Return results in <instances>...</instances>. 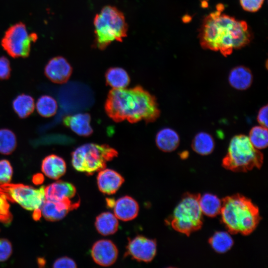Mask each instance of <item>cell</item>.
Masks as SVG:
<instances>
[{
	"mask_svg": "<svg viewBox=\"0 0 268 268\" xmlns=\"http://www.w3.org/2000/svg\"><path fill=\"white\" fill-rule=\"evenodd\" d=\"M38 113L43 117H51L56 114L58 110V104L53 97L43 95L40 96L36 104Z\"/></svg>",
	"mask_w": 268,
	"mask_h": 268,
	"instance_id": "4316f807",
	"label": "cell"
},
{
	"mask_svg": "<svg viewBox=\"0 0 268 268\" xmlns=\"http://www.w3.org/2000/svg\"><path fill=\"white\" fill-rule=\"evenodd\" d=\"M91 116L87 113H78L66 116L63 119L64 125L79 136H89L93 133L90 125Z\"/></svg>",
	"mask_w": 268,
	"mask_h": 268,
	"instance_id": "e0dca14e",
	"label": "cell"
},
{
	"mask_svg": "<svg viewBox=\"0 0 268 268\" xmlns=\"http://www.w3.org/2000/svg\"><path fill=\"white\" fill-rule=\"evenodd\" d=\"M126 248V256L137 261L148 263L156 255V242L155 240L139 235L130 239Z\"/></svg>",
	"mask_w": 268,
	"mask_h": 268,
	"instance_id": "30bf717a",
	"label": "cell"
},
{
	"mask_svg": "<svg viewBox=\"0 0 268 268\" xmlns=\"http://www.w3.org/2000/svg\"><path fill=\"white\" fill-rule=\"evenodd\" d=\"M253 76L248 67L239 66L232 68L228 75V82L233 88L239 90L248 89L253 82Z\"/></svg>",
	"mask_w": 268,
	"mask_h": 268,
	"instance_id": "d6986e66",
	"label": "cell"
},
{
	"mask_svg": "<svg viewBox=\"0 0 268 268\" xmlns=\"http://www.w3.org/2000/svg\"><path fill=\"white\" fill-rule=\"evenodd\" d=\"M95 226L98 232L102 235L113 234L118 229V218L111 212L101 213L96 218Z\"/></svg>",
	"mask_w": 268,
	"mask_h": 268,
	"instance_id": "7402d4cb",
	"label": "cell"
},
{
	"mask_svg": "<svg viewBox=\"0 0 268 268\" xmlns=\"http://www.w3.org/2000/svg\"><path fill=\"white\" fill-rule=\"evenodd\" d=\"M180 140L178 134L170 128L162 129L158 132L155 137L157 147L166 152L175 150L178 147Z\"/></svg>",
	"mask_w": 268,
	"mask_h": 268,
	"instance_id": "ffe728a7",
	"label": "cell"
},
{
	"mask_svg": "<svg viewBox=\"0 0 268 268\" xmlns=\"http://www.w3.org/2000/svg\"><path fill=\"white\" fill-rule=\"evenodd\" d=\"M268 105L263 106L258 112L257 120L260 125L268 128Z\"/></svg>",
	"mask_w": 268,
	"mask_h": 268,
	"instance_id": "e575fe53",
	"label": "cell"
},
{
	"mask_svg": "<svg viewBox=\"0 0 268 268\" xmlns=\"http://www.w3.org/2000/svg\"><path fill=\"white\" fill-rule=\"evenodd\" d=\"M214 146L213 138L206 132H200L196 134L192 143V147L194 151L202 155L210 154L213 151Z\"/></svg>",
	"mask_w": 268,
	"mask_h": 268,
	"instance_id": "d4e9b609",
	"label": "cell"
},
{
	"mask_svg": "<svg viewBox=\"0 0 268 268\" xmlns=\"http://www.w3.org/2000/svg\"><path fill=\"white\" fill-rule=\"evenodd\" d=\"M0 190L8 199L28 210L38 211L46 201L45 187L39 188L23 184H7L0 185Z\"/></svg>",
	"mask_w": 268,
	"mask_h": 268,
	"instance_id": "9c48e42d",
	"label": "cell"
},
{
	"mask_svg": "<svg viewBox=\"0 0 268 268\" xmlns=\"http://www.w3.org/2000/svg\"><path fill=\"white\" fill-rule=\"evenodd\" d=\"M79 205V201L72 202L71 200L52 201L46 200L40 211L42 215L48 221H56L63 219L71 210Z\"/></svg>",
	"mask_w": 268,
	"mask_h": 268,
	"instance_id": "7c38bea8",
	"label": "cell"
},
{
	"mask_svg": "<svg viewBox=\"0 0 268 268\" xmlns=\"http://www.w3.org/2000/svg\"><path fill=\"white\" fill-rule=\"evenodd\" d=\"M53 267L54 268H75L77 266L72 259L67 257H63L58 258L54 262Z\"/></svg>",
	"mask_w": 268,
	"mask_h": 268,
	"instance_id": "836d02e7",
	"label": "cell"
},
{
	"mask_svg": "<svg viewBox=\"0 0 268 268\" xmlns=\"http://www.w3.org/2000/svg\"><path fill=\"white\" fill-rule=\"evenodd\" d=\"M199 195L186 194L175 208L171 225L175 230L187 236L200 229L202 225Z\"/></svg>",
	"mask_w": 268,
	"mask_h": 268,
	"instance_id": "52a82bcc",
	"label": "cell"
},
{
	"mask_svg": "<svg viewBox=\"0 0 268 268\" xmlns=\"http://www.w3.org/2000/svg\"><path fill=\"white\" fill-rule=\"evenodd\" d=\"M108 116L119 123L126 120L131 123L155 121L160 111L155 97L141 86L110 90L105 103Z\"/></svg>",
	"mask_w": 268,
	"mask_h": 268,
	"instance_id": "7a4b0ae2",
	"label": "cell"
},
{
	"mask_svg": "<svg viewBox=\"0 0 268 268\" xmlns=\"http://www.w3.org/2000/svg\"><path fill=\"white\" fill-rule=\"evenodd\" d=\"M12 106L19 118L25 119L31 115L34 110V99L31 96L22 93L13 99Z\"/></svg>",
	"mask_w": 268,
	"mask_h": 268,
	"instance_id": "cb8c5ba5",
	"label": "cell"
},
{
	"mask_svg": "<svg viewBox=\"0 0 268 268\" xmlns=\"http://www.w3.org/2000/svg\"><path fill=\"white\" fill-rule=\"evenodd\" d=\"M123 177L116 171L104 169L99 171L97 186L101 192L106 195L115 194L124 182Z\"/></svg>",
	"mask_w": 268,
	"mask_h": 268,
	"instance_id": "5bb4252c",
	"label": "cell"
},
{
	"mask_svg": "<svg viewBox=\"0 0 268 268\" xmlns=\"http://www.w3.org/2000/svg\"><path fill=\"white\" fill-rule=\"evenodd\" d=\"M72 72V68L64 57L58 56L52 58L44 68L45 76L52 82L63 84L67 82Z\"/></svg>",
	"mask_w": 268,
	"mask_h": 268,
	"instance_id": "8fae6325",
	"label": "cell"
},
{
	"mask_svg": "<svg viewBox=\"0 0 268 268\" xmlns=\"http://www.w3.org/2000/svg\"><path fill=\"white\" fill-rule=\"evenodd\" d=\"M220 213L223 223L232 234H250L261 219L258 207L239 194L223 199Z\"/></svg>",
	"mask_w": 268,
	"mask_h": 268,
	"instance_id": "3957f363",
	"label": "cell"
},
{
	"mask_svg": "<svg viewBox=\"0 0 268 268\" xmlns=\"http://www.w3.org/2000/svg\"><path fill=\"white\" fill-rule=\"evenodd\" d=\"M37 38L36 33L29 34L25 25L20 22L7 29L1 44L11 57L26 58L29 55L31 43L36 41Z\"/></svg>",
	"mask_w": 268,
	"mask_h": 268,
	"instance_id": "ba28073f",
	"label": "cell"
},
{
	"mask_svg": "<svg viewBox=\"0 0 268 268\" xmlns=\"http://www.w3.org/2000/svg\"><path fill=\"white\" fill-rule=\"evenodd\" d=\"M248 137L252 145L257 149H263L268 146V128L261 125L254 126L250 130Z\"/></svg>",
	"mask_w": 268,
	"mask_h": 268,
	"instance_id": "83f0119b",
	"label": "cell"
},
{
	"mask_svg": "<svg viewBox=\"0 0 268 268\" xmlns=\"http://www.w3.org/2000/svg\"><path fill=\"white\" fill-rule=\"evenodd\" d=\"M66 170L65 160L57 155H49L42 161L41 171L49 178L58 180L66 173Z\"/></svg>",
	"mask_w": 268,
	"mask_h": 268,
	"instance_id": "ac0fdd59",
	"label": "cell"
},
{
	"mask_svg": "<svg viewBox=\"0 0 268 268\" xmlns=\"http://www.w3.org/2000/svg\"><path fill=\"white\" fill-rule=\"evenodd\" d=\"M113 208L116 217L124 221L134 219L139 211L138 203L128 196L121 197L115 201Z\"/></svg>",
	"mask_w": 268,
	"mask_h": 268,
	"instance_id": "2e32d148",
	"label": "cell"
},
{
	"mask_svg": "<svg viewBox=\"0 0 268 268\" xmlns=\"http://www.w3.org/2000/svg\"><path fill=\"white\" fill-rule=\"evenodd\" d=\"M265 0H240L242 8L247 11L255 12L262 7Z\"/></svg>",
	"mask_w": 268,
	"mask_h": 268,
	"instance_id": "1f68e13d",
	"label": "cell"
},
{
	"mask_svg": "<svg viewBox=\"0 0 268 268\" xmlns=\"http://www.w3.org/2000/svg\"><path fill=\"white\" fill-rule=\"evenodd\" d=\"M12 253V247L9 240L0 239V262H4L9 259Z\"/></svg>",
	"mask_w": 268,
	"mask_h": 268,
	"instance_id": "4dcf8cb0",
	"label": "cell"
},
{
	"mask_svg": "<svg viewBox=\"0 0 268 268\" xmlns=\"http://www.w3.org/2000/svg\"><path fill=\"white\" fill-rule=\"evenodd\" d=\"M209 243L215 252L224 253L232 247L233 240L228 233L220 231L216 232L209 239Z\"/></svg>",
	"mask_w": 268,
	"mask_h": 268,
	"instance_id": "484cf974",
	"label": "cell"
},
{
	"mask_svg": "<svg viewBox=\"0 0 268 268\" xmlns=\"http://www.w3.org/2000/svg\"><path fill=\"white\" fill-rule=\"evenodd\" d=\"M76 193V190L73 184L63 181H58L45 187V199L47 201L71 200Z\"/></svg>",
	"mask_w": 268,
	"mask_h": 268,
	"instance_id": "9a60e30c",
	"label": "cell"
},
{
	"mask_svg": "<svg viewBox=\"0 0 268 268\" xmlns=\"http://www.w3.org/2000/svg\"><path fill=\"white\" fill-rule=\"evenodd\" d=\"M118 155V151L108 144L85 143L72 152L71 164L76 171L91 175L105 169L107 163Z\"/></svg>",
	"mask_w": 268,
	"mask_h": 268,
	"instance_id": "8992f818",
	"label": "cell"
},
{
	"mask_svg": "<svg viewBox=\"0 0 268 268\" xmlns=\"http://www.w3.org/2000/svg\"><path fill=\"white\" fill-rule=\"evenodd\" d=\"M11 74V67L9 60L5 57H0V80L8 79Z\"/></svg>",
	"mask_w": 268,
	"mask_h": 268,
	"instance_id": "d6a6232c",
	"label": "cell"
},
{
	"mask_svg": "<svg viewBox=\"0 0 268 268\" xmlns=\"http://www.w3.org/2000/svg\"><path fill=\"white\" fill-rule=\"evenodd\" d=\"M199 203L202 213L209 217H214L220 213L222 201L215 195L206 193L199 195Z\"/></svg>",
	"mask_w": 268,
	"mask_h": 268,
	"instance_id": "603a6c76",
	"label": "cell"
},
{
	"mask_svg": "<svg viewBox=\"0 0 268 268\" xmlns=\"http://www.w3.org/2000/svg\"><path fill=\"white\" fill-rule=\"evenodd\" d=\"M91 255L95 263L101 266L108 267L116 261L118 250L112 241L102 239L96 241L93 245Z\"/></svg>",
	"mask_w": 268,
	"mask_h": 268,
	"instance_id": "4fadbf2b",
	"label": "cell"
},
{
	"mask_svg": "<svg viewBox=\"0 0 268 268\" xmlns=\"http://www.w3.org/2000/svg\"><path fill=\"white\" fill-rule=\"evenodd\" d=\"M106 84L113 89L127 87L130 83V77L127 71L120 67H112L106 71Z\"/></svg>",
	"mask_w": 268,
	"mask_h": 268,
	"instance_id": "44dd1931",
	"label": "cell"
},
{
	"mask_svg": "<svg viewBox=\"0 0 268 268\" xmlns=\"http://www.w3.org/2000/svg\"><path fill=\"white\" fill-rule=\"evenodd\" d=\"M13 175V168L10 162L6 159L0 160V185L10 183Z\"/></svg>",
	"mask_w": 268,
	"mask_h": 268,
	"instance_id": "f546056e",
	"label": "cell"
},
{
	"mask_svg": "<svg viewBox=\"0 0 268 268\" xmlns=\"http://www.w3.org/2000/svg\"><path fill=\"white\" fill-rule=\"evenodd\" d=\"M263 160V154L252 145L248 136L238 134L230 141L222 166L234 172H246L261 168Z\"/></svg>",
	"mask_w": 268,
	"mask_h": 268,
	"instance_id": "5b68a950",
	"label": "cell"
},
{
	"mask_svg": "<svg viewBox=\"0 0 268 268\" xmlns=\"http://www.w3.org/2000/svg\"><path fill=\"white\" fill-rule=\"evenodd\" d=\"M217 6V10L203 19L199 38L203 49L219 51L227 57L233 50L248 45L253 34L246 22L222 13L223 5L219 4Z\"/></svg>",
	"mask_w": 268,
	"mask_h": 268,
	"instance_id": "6da1fadb",
	"label": "cell"
},
{
	"mask_svg": "<svg viewBox=\"0 0 268 268\" xmlns=\"http://www.w3.org/2000/svg\"><path fill=\"white\" fill-rule=\"evenodd\" d=\"M17 147L15 134L8 129H0V153L4 155L11 154Z\"/></svg>",
	"mask_w": 268,
	"mask_h": 268,
	"instance_id": "f1b7e54d",
	"label": "cell"
},
{
	"mask_svg": "<svg viewBox=\"0 0 268 268\" xmlns=\"http://www.w3.org/2000/svg\"><path fill=\"white\" fill-rule=\"evenodd\" d=\"M93 25L94 47L99 50L105 49L113 42H122L127 36L128 26L125 17L116 7H103L95 16Z\"/></svg>",
	"mask_w": 268,
	"mask_h": 268,
	"instance_id": "277c9868",
	"label": "cell"
},
{
	"mask_svg": "<svg viewBox=\"0 0 268 268\" xmlns=\"http://www.w3.org/2000/svg\"><path fill=\"white\" fill-rule=\"evenodd\" d=\"M113 199H107V204L109 207H113L115 203Z\"/></svg>",
	"mask_w": 268,
	"mask_h": 268,
	"instance_id": "d590c367",
	"label": "cell"
}]
</instances>
